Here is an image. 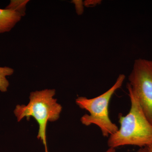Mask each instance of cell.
<instances>
[{
    "label": "cell",
    "mask_w": 152,
    "mask_h": 152,
    "mask_svg": "<svg viewBox=\"0 0 152 152\" xmlns=\"http://www.w3.org/2000/svg\"><path fill=\"white\" fill-rule=\"evenodd\" d=\"M127 88L130 99V110L125 116L119 115L120 127L109 137V148L134 145L141 148L152 145V125L132 90L128 86Z\"/></svg>",
    "instance_id": "1"
},
{
    "label": "cell",
    "mask_w": 152,
    "mask_h": 152,
    "mask_svg": "<svg viewBox=\"0 0 152 152\" xmlns=\"http://www.w3.org/2000/svg\"><path fill=\"white\" fill-rule=\"evenodd\" d=\"M56 94V90L50 89L32 92L27 104L17 105L13 112L18 122L24 118L29 121L31 118L35 120L39 125L37 138L43 144L45 152H48L47 137L48 123L58 121L62 111L61 105L54 98Z\"/></svg>",
    "instance_id": "2"
},
{
    "label": "cell",
    "mask_w": 152,
    "mask_h": 152,
    "mask_svg": "<svg viewBox=\"0 0 152 152\" xmlns=\"http://www.w3.org/2000/svg\"><path fill=\"white\" fill-rule=\"evenodd\" d=\"M126 76L121 74L115 83L105 92L92 99L80 96L75 102L80 108L89 112L81 118L80 121L86 126L95 125L100 129L102 134L107 137L118 130L116 124L112 122L109 116V106L111 99L116 91L122 87Z\"/></svg>",
    "instance_id": "3"
},
{
    "label": "cell",
    "mask_w": 152,
    "mask_h": 152,
    "mask_svg": "<svg viewBox=\"0 0 152 152\" xmlns=\"http://www.w3.org/2000/svg\"><path fill=\"white\" fill-rule=\"evenodd\" d=\"M129 87L152 125V61L139 58L129 77Z\"/></svg>",
    "instance_id": "4"
},
{
    "label": "cell",
    "mask_w": 152,
    "mask_h": 152,
    "mask_svg": "<svg viewBox=\"0 0 152 152\" xmlns=\"http://www.w3.org/2000/svg\"><path fill=\"white\" fill-rule=\"evenodd\" d=\"M21 18V16L15 11L0 9V34L10 31Z\"/></svg>",
    "instance_id": "5"
},
{
    "label": "cell",
    "mask_w": 152,
    "mask_h": 152,
    "mask_svg": "<svg viewBox=\"0 0 152 152\" xmlns=\"http://www.w3.org/2000/svg\"><path fill=\"white\" fill-rule=\"evenodd\" d=\"M14 73L12 68L8 66H0V91L4 93L7 91L10 83L7 77L12 75Z\"/></svg>",
    "instance_id": "6"
},
{
    "label": "cell",
    "mask_w": 152,
    "mask_h": 152,
    "mask_svg": "<svg viewBox=\"0 0 152 152\" xmlns=\"http://www.w3.org/2000/svg\"><path fill=\"white\" fill-rule=\"evenodd\" d=\"M29 1L28 0H11L6 9L12 10L20 14L22 17L26 15V7Z\"/></svg>",
    "instance_id": "7"
},
{
    "label": "cell",
    "mask_w": 152,
    "mask_h": 152,
    "mask_svg": "<svg viewBox=\"0 0 152 152\" xmlns=\"http://www.w3.org/2000/svg\"><path fill=\"white\" fill-rule=\"evenodd\" d=\"M104 152H117L115 148H109L108 149ZM136 152H148L147 147L141 148Z\"/></svg>",
    "instance_id": "8"
},
{
    "label": "cell",
    "mask_w": 152,
    "mask_h": 152,
    "mask_svg": "<svg viewBox=\"0 0 152 152\" xmlns=\"http://www.w3.org/2000/svg\"><path fill=\"white\" fill-rule=\"evenodd\" d=\"M148 152H152V145L147 147Z\"/></svg>",
    "instance_id": "9"
}]
</instances>
